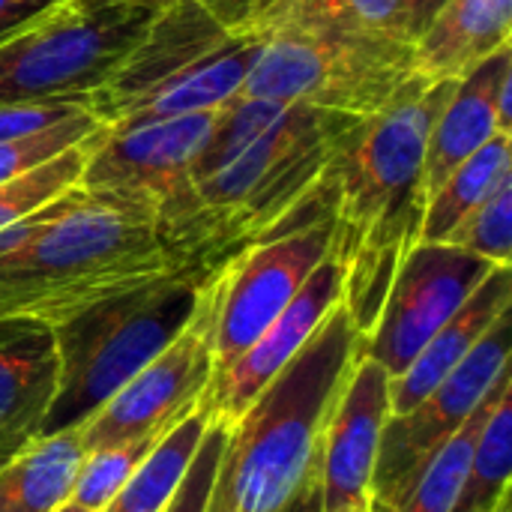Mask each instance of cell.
Instances as JSON below:
<instances>
[{
	"mask_svg": "<svg viewBox=\"0 0 512 512\" xmlns=\"http://www.w3.org/2000/svg\"><path fill=\"white\" fill-rule=\"evenodd\" d=\"M456 81L417 75L381 114L360 120L330 168V255L342 267V303L360 339L375 324L405 255L420 243L426 213L423 162L435 117Z\"/></svg>",
	"mask_w": 512,
	"mask_h": 512,
	"instance_id": "obj_1",
	"label": "cell"
},
{
	"mask_svg": "<svg viewBox=\"0 0 512 512\" xmlns=\"http://www.w3.org/2000/svg\"><path fill=\"white\" fill-rule=\"evenodd\" d=\"M345 114L291 102L258 138L192 183L156 237L177 273L213 279L243 249L273 237L327 192V168L357 126Z\"/></svg>",
	"mask_w": 512,
	"mask_h": 512,
	"instance_id": "obj_2",
	"label": "cell"
},
{
	"mask_svg": "<svg viewBox=\"0 0 512 512\" xmlns=\"http://www.w3.org/2000/svg\"><path fill=\"white\" fill-rule=\"evenodd\" d=\"M357 351L360 333L339 300L252 405L225 423L204 512H279L291 501L318 462Z\"/></svg>",
	"mask_w": 512,
	"mask_h": 512,
	"instance_id": "obj_3",
	"label": "cell"
},
{
	"mask_svg": "<svg viewBox=\"0 0 512 512\" xmlns=\"http://www.w3.org/2000/svg\"><path fill=\"white\" fill-rule=\"evenodd\" d=\"M171 270L150 225L90 201L75 186L33 237L0 255V321L24 318L57 327Z\"/></svg>",
	"mask_w": 512,
	"mask_h": 512,
	"instance_id": "obj_4",
	"label": "cell"
},
{
	"mask_svg": "<svg viewBox=\"0 0 512 512\" xmlns=\"http://www.w3.org/2000/svg\"><path fill=\"white\" fill-rule=\"evenodd\" d=\"M207 282L171 270L57 324V393L39 438L81 429L132 375L162 354L195 315Z\"/></svg>",
	"mask_w": 512,
	"mask_h": 512,
	"instance_id": "obj_5",
	"label": "cell"
},
{
	"mask_svg": "<svg viewBox=\"0 0 512 512\" xmlns=\"http://www.w3.org/2000/svg\"><path fill=\"white\" fill-rule=\"evenodd\" d=\"M168 0H57L0 42L3 105H84Z\"/></svg>",
	"mask_w": 512,
	"mask_h": 512,
	"instance_id": "obj_6",
	"label": "cell"
},
{
	"mask_svg": "<svg viewBox=\"0 0 512 512\" xmlns=\"http://www.w3.org/2000/svg\"><path fill=\"white\" fill-rule=\"evenodd\" d=\"M414 78V42L351 33H282L264 39V51L240 96L300 102L369 120Z\"/></svg>",
	"mask_w": 512,
	"mask_h": 512,
	"instance_id": "obj_7",
	"label": "cell"
},
{
	"mask_svg": "<svg viewBox=\"0 0 512 512\" xmlns=\"http://www.w3.org/2000/svg\"><path fill=\"white\" fill-rule=\"evenodd\" d=\"M219 108L156 123L105 129L90 150L78 189L153 231L174 216L192 192V165L201 156Z\"/></svg>",
	"mask_w": 512,
	"mask_h": 512,
	"instance_id": "obj_8",
	"label": "cell"
},
{
	"mask_svg": "<svg viewBox=\"0 0 512 512\" xmlns=\"http://www.w3.org/2000/svg\"><path fill=\"white\" fill-rule=\"evenodd\" d=\"M330 189L300 219L243 249L216 273L213 375L225 372L297 297L303 282L330 255Z\"/></svg>",
	"mask_w": 512,
	"mask_h": 512,
	"instance_id": "obj_9",
	"label": "cell"
},
{
	"mask_svg": "<svg viewBox=\"0 0 512 512\" xmlns=\"http://www.w3.org/2000/svg\"><path fill=\"white\" fill-rule=\"evenodd\" d=\"M510 366V312L471 348V354L411 411L390 417L381 432L369 510H387L405 498L432 456L474 417L498 375Z\"/></svg>",
	"mask_w": 512,
	"mask_h": 512,
	"instance_id": "obj_10",
	"label": "cell"
},
{
	"mask_svg": "<svg viewBox=\"0 0 512 512\" xmlns=\"http://www.w3.org/2000/svg\"><path fill=\"white\" fill-rule=\"evenodd\" d=\"M213 333H216V276L204 285L201 300L183 333L132 375L84 426L81 444L87 453L138 441L150 432H165L180 423L204 396L213 378Z\"/></svg>",
	"mask_w": 512,
	"mask_h": 512,
	"instance_id": "obj_11",
	"label": "cell"
},
{
	"mask_svg": "<svg viewBox=\"0 0 512 512\" xmlns=\"http://www.w3.org/2000/svg\"><path fill=\"white\" fill-rule=\"evenodd\" d=\"M492 270L495 264L459 246L417 243L399 264L375 324L360 339V354L384 366L390 378L402 375Z\"/></svg>",
	"mask_w": 512,
	"mask_h": 512,
	"instance_id": "obj_12",
	"label": "cell"
},
{
	"mask_svg": "<svg viewBox=\"0 0 512 512\" xmlns=\"http://www.w3.org/2000/svg\"><path fill=\"white\" fill-rule=\"evenodd\" d=\"M390 420V372L357 351L327 417L318 471L324 512H366L381 432Z\"/></svg>",
	"mask_w": 512,
	"mask_h": 512,
	"instance_id": "obj_13",
	"label": "cell"
},
{
	"mask_svg": "<svg viewBox=\"0 0 512 512\" xmlns=\"http://www.w3.org/2000/svg\"><path fill=\"white\" fill-rule=\"evenodd\" d=\"M342 291V267L333 255H327L303 282L297 297L279 312V318L225 372L210 378L204 402L213 420L231 423L234 417H240L252 405V399L276 378V372L309 342V336L342 300Z\"/></svg>",
	"mask_w": 512,
	"mask_h": 512,
	"instance_id": "obj_14",
	"label": "cell"
},
{
	"mask_svg": "<svg viewBox=\"0 0 512 512\" xmlns=\"http://www.w3.org/2000/svg\"><path fill=\"white\" fill-rule=\"evenodd\" d=\"M228 36L231 30L198 0H168L117 72L87 96L84 108L111 126L135 99L219 48Z\"/></svg>",
	"mask_w": 512,
	"mask_h": 512,
	"instance_id": "obj_15",
	"label": "cell"
},
{
	"mask_svg": "<svg viewBox=\"0 0 512 512\" xmlns=\"http://www.w3.org/2000/svg\"><path fill=\"white\" fill-rule=\"evenodd\" d=\"M510 126L512 45H504L456 81L435 117L423 162L426 198H432V192L495 132H510Z\"/></svg>",
	"mask_w": 512,
	"mask_h": 512,
	"instance_id": "obj_16",
	"label": "cell"
},
{
	"mask_svg": "<svg viewBox=\"0 0 512 512\" xmlns=\"http://www.w3.org/2000/svg\"><path fill=\"white\" fill-rule=\"evenodd\" d=\"M264 51V39L237 33L195 60L192 66L180 69L141 99H135L111 126L105 129H120V126H135V123H156V120H171L183 114H198V111H213L237 99Z\"/></svg>",
	"mask_w": 512,
	"mask_h": 512,
	"instance_id": "obj_17",
	"label": "cell"
},
{
	"mask_svg": "<svg viewBox=\"0 0 512 512\" xmlns=\"http://www.w3.org/2000/svg\"><path fill=\"white\" fill-rule=\"evenodd\" d=\"M512 306V270L495 267L480 288L462 303V309L420 348L411 366L390 378V417L411 411L423 396H429L492 330V324L507 315Z\"/></svg>",
	"mask_w": 512,
	"mask_h": 512,
	"instance_id": "obj_18",
	"label": "cell"
},
{
	"mask_svg": "<svg viewBox=\"0 0 512 512\" xmlns=\"http://www.w3.org/2000/svg\"><path fill=\"white\" fill-rule=\"evenodd\" d=\"M54 327L24 318L0 321V435L36 441L57 393Z\"/></svg>",
	"mask_w": 512,
	"mask_h": 512,
	"instance_id": "obj_19",
	"label": "cell"
},
{
	"mask_svg": "<svg viewBox=\"0 0 512 512\" xmlns=\"http://www.w3.org/2000/svg\"><path fill=\"white\" fill-rule=\"evenodd\" d=\"M512 0H447L414 42L417 75L459 81L480 60L510 45Z\"/></svg>",
	"mask_w": 512,
	"mask_h": 512,
	"instance_id": "obj_20",
	"label": "cell"
},
{
	"mask_svg": "<svg viewBox=\"0 0 512 512\" xmlns=\"http://www.w3.org/2000/svg\"><path fill=\"white\" fill-rule=\"evenodd\" d=\"M228 30L258 39L282 33H351L411 42L402 0H252Z\"/></svg>",
	"mask_w": 512,
	"mask_h": 512,
	"instance_id": "obj_21",
	"label": "cell"
},
{
	"mask_svg": "<svg viewBox=\"0 0 512 512\" xmlns=\"http://www.w3.org/2000/svg\"><path fill=\"white\" fill-rule=\"evenodd\" d=\"M84 456L81 429L30 441L0 468V512H54L69 501Z\"/></svg>",
	"mask_w": 512,
	"mask_h": 512,
	"instance_id": "obj_22",
	"label": "cell"
},
{
	"mask_svg": "<svg viewBox=\"0 0 512 512\" xmlns=\"http://www.w3.org/2000/svg\"><path fill=\"white\" fill-rule=\"evenodd\" d=\"M512 177V135L495 132L426 201L420 243H447L456 225Z\"/></svg>",
	"mask_w": 512,
	"mask_h": 512,
	"instance_id": "obj_23",
	"label": "cell"
},
{
	"mask_svg": "<svg viewBox=\"0 0 512 512\" xmlns=\"http://www.w3.org/2000/svg\"><path fill=\"white\" fill-rule=\"evenodd\" d=\"M512 474V375L501 372L489 414L474 438L468 471L453 512H495L510 495Z\"/></svg>",
	"mask_w": 512,
	"mask_h": 512,
	"instance_id": "obj_24",
	"label": "cell"
},
{
	"mask_svg": "<svg viewBox=\"0 0 512 512\" xmlns=\"http://www.w3.org/2000/svg\"><path fill=\"white\" fill-rule=\"evenodd\" d=\"M213 414L201 396V402L156 444L147 462L132 474V480L99 512H162L180 486Z\"/></svg>",
	"mask_w": 512,
	"mask_h": 512,
	"instance_id": "obj_25",
	"label": "cell"
},
{
	"mask_svg": "<svg viewBox=\"0 0 512 512\" xmlns=\"http://www.w3.org/2000/svg\"><path fill=\"white\" fill-rule=\"evenodd\" d=\"M492 396H495V387L489 390L483 405L474 411V417L432 456V462L420 471V477L414 480V486L405 492V498L399 504H393L387 510L366 512H453L459 489H462V480H465V471H468V456H471L474 438H477V432H480V426H483V420L489 414Z\"/></svg>",
	"mask_w": 512,
	"mask_h": 512,
	"instance_id": "obj_26",
	"label": "cell"
},
{
	"mask_svg": "<svg viewBox=\"0 0 512 512\" xmlns=\"http://www.w3.org/2000/svg\"><path fill=\"white\" fill-rule=\"evenodd\" d=\"M102 135L63 150L51 162H45V165H39V168H33L15 180L0 183V231L9 228L12 222L30 216V213H36L39 207L51 204L54 198L66 195L69 189H75L81 180V171L87 165V156L99 144Z\"/></svg>",
	"mask_w": 512,
	"mask_h": 512,
	"instance_id": "obj_27",
	"label": "cell"
},
{
	"mask_svg": "<svg viewBox=\"0 0 512 512\" xmlns=\"http://www.w3.org/2000/svg\"><path fill=\"white\" fill-rule=\"evenodd\" d=\"M177 426V423H174ZM171 426V429H174ZM150 432L138 441H129V444H120V447H108V450H96V453H87L78 474H75V483H72V492H69V501H75L78 507L84 510L99 512L129 480L132 474L147 462V456L156 450V444L171 432Z\"/></svg>",
	"mask_w": 512,
	"mask_h": 512,
	"instance_id": "obj_28",
	"label": "cell"
},
{
	"mask_svg": "<svg viewBox=\"0 0 512 512\" xmlns=\"http://www.w3.org/2000/svg\"><path fill=\"white\" fill-rule=\"evenodd\" d=\"M102 132H105V123L99 117H93L87 108H78L51 126H42L36 132L0 141V183L15 180L27 171L39 168V165L51 162L54 156H60L63 150L84 144Z\"/></svg>",
	"mask_w": 512,
	"mask_h": 512,
	"instance_id": "obj_29",
	"label": "cell"
},
{
	"mask_svg": "<svg viewBox=\"0 0 512 512\" xmlns=\"http://www.w3.org/2000/svg\"><path fill=\"white\" fill-rule=\"evenodd\" d=\"M450 246H459L495 267H510L512 261V177L498 183V189L477 204L447 237Z\"/></svg>",
	"mask_w": 512,
	"mask_h": 512,
	"instance_id": "obj_30",
	"label": "cell"
},
{
	"mask_svg": "<svg viewBox=\"0 0 512 512\" xmlns=\"http://www.w3.org/2000/svg\"><path fill=\"white\" fill-rule=\"evenodd\" d=\"M222 438H225V423L222 420H213L180 480V486L174 489L171 501L165 504L162 512H204L207 504V492H210V483H213V471H216V459H219V450H222Z\"/></svg>",
	"mask_w": 512,
	"mask_h": 512,
	"instance_id": "obj_31",
	"label": "cell"
},
{
	"mask_svg": "<svg viewBox=\"0 0 512 512\" xmlns=\"http://www.w3.org/2000/svg\"><path fill=\"white\" fill-rule=\"evenodd\" d=\"M84 105L78 102H51V105H3L0 108V141L36 132L42 126H51L63 117H69L72 111H78Z\"/></svg>",
	"mask_w": 512,
	"mask_h": 512,
	"instance_id": "obj_32",
	"label": "cell"
},
{
	"mask_svg": "<svg viewBox=\"0 0 512 512\" xmlns=\"http://www.w3.org/2000/svg\"><path fill=\"white\" fill-rule=\"evenodd\" d=\"M57 0H0V42H6L15 30H21L33 15L48 9Z\"/></svg>",
	"mask_w": 512,
	"mask_h": 512,
	"instance_id": "obj_33",
	"label": "cell"
},
{
	"mask_svg": "<svg viewBox=\"0 0 512 512\" xmlns=\"http://www.w3.org/2000/svg\"><path fill=\"white\" fill-rule=\"evenodd\" d=\"M447 0H402V12H405V30L408 39L417 42L423 36V30L432 24V18L441 12Z\"/></svg>",
	"mask_w": 512,
	"mask_h": 512,
	"instance_id": "obj_34",
	"label": "cell"
},
{
	"mask_svg": "<svg viewBox=\"0 0 512 512\" xmlns=\"http://www.w3.org/2000/svg\"><path fill=\"white\" fill-rule=\"evenodd\" d=\"M279 512H324V501H321V471L318 462L315 468L306 474V480L300 483V489L291 495V501Z\"/></svg>",
	"mask_w": 512,
	"mask_h": 512,
	"instance_id": "obj_35",
	"label": "cell"
},
{
	"mask_svg": "<svg viewBox=\"0 0 512 512\" xmlns=\"http://www.w3.org/2000/svg\"><path fill=\"white\" fill-rule=\"evenodd\" d=\"M198 3H201L204 9H210V12H213L225 27H231V21L246 9L252 0H198Z\"/></svg>",
	"mask_w": 512,
	"mask_h": 512,
	"instance_id": "obj_36",
	"label": "cell"
},
{
	"mask_svg": "<svg viewBox=\"0 0 512 512\" xmlns=\"http://www.w3.org/2000/svg\"><path fill=\"white\" fill-rule=\"evenodd\" d=\"M27 444H30V441H24V438H3V435H0V468H3L6 462H12Z\"/></svg>",
	"mask_w": 512,
	"mask_h": 512,
	"instance_id": "obj_37",
	"label": "cell"
},
{
	"mask_svg": "<svg viewBox=\"0 0 512 512\" xmlns=\"http://www.w3.org/2000/svg\"><path fill=\"white\" fill-rule=\"evenodd\" d=\"M54 512H93V510H84V507H78L75 501H63V504H60Z\"/></svg>",
	"mask_w": 512,
	"mask_h": 512,
	"instance_id": "obj_38",
	"label": "cell"
},
{
	"mask_svg": "<svg viewBox=\"0 0 512 512\" xmlns=\"http://www.w3.org/2000/svg\"><path fill=\"white\" fill-rule=\"evenodd\" d=\"M495 512H510V495H507V498H504V501L498 504V510H495Z\"/></svg>",
	"mask_w": 512,
	"mask_h": 512,
	"instance_id": "obj_39",
	"label": "cell"
}]
</instances>
